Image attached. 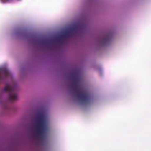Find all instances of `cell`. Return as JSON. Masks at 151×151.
Here are the masks:
<instances>
[]
</instances>
